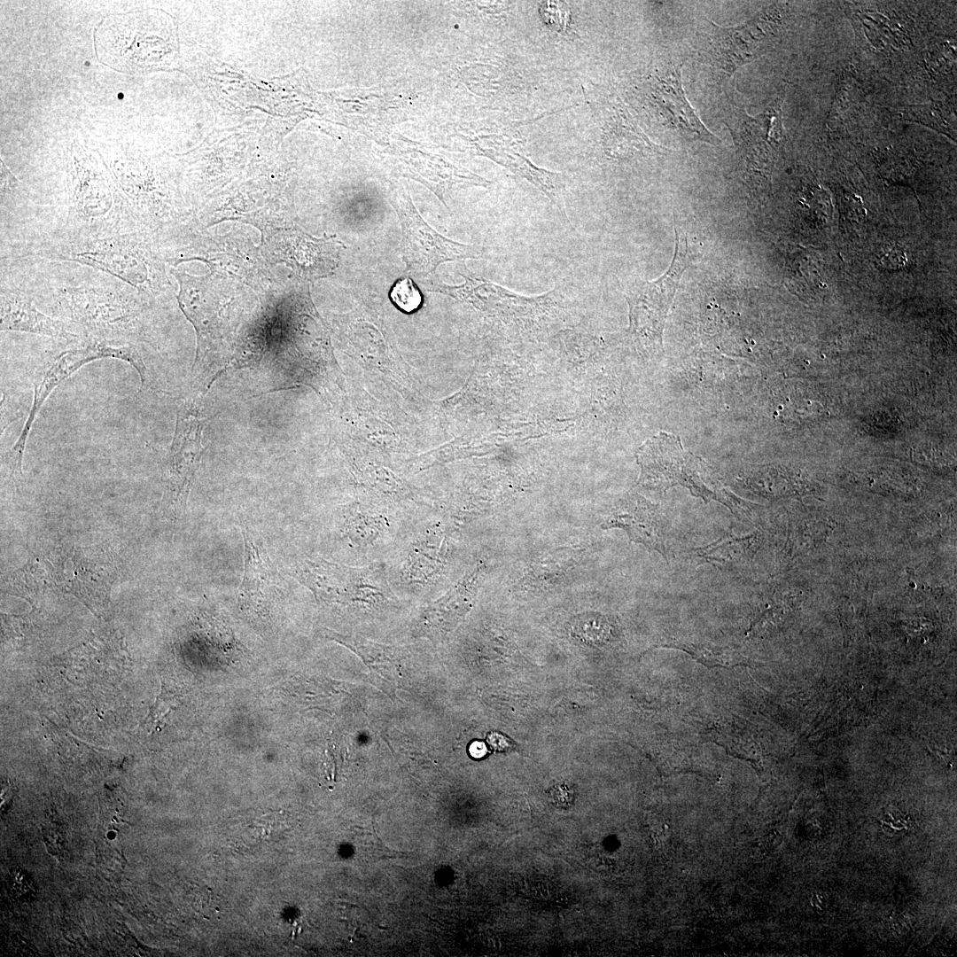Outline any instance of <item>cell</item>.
<instances>
[{"instance_id": "ffe728a7", "label": "cell", "mask_w": 957, "mask_h": 957, "mask_svg": "<svg viewBox=\"0 0 957 957\" xmlns=\"http://www.w3.org/2000/svg\"><path fill=\"white\" fill-rule=\"evenodd\" d=\"M777 470L760 471L751 478V486L761 494L777 497L798 492L797 479L786 477Z\"/></svg>"}, {"instance_id": "9c48e42d", "label": "cell", "mask_w": 957, "mask_h": 957, "mask_svg": "<svg viewBox=\"0 0 957 957\" xmlns=\"http://www.w3.org/2000/svg\"><path fill=\"white\" fill-rule=\"evenodd\" d=\"M120 349L111 340L88 337L80 346L61 353L35 387V395L28 417L13 446L4 455V466L14 480L22 476V460L27 440L35 419L51 393L85 364L97 359H118Z\"/></svg>"}, {"instance_id": "30bf717a", "label": "cell", "mask_w": 957, "mask_h": 957, "mask_svg": "<svg viewBox=\"0 0 957 957\" xmlns=\"http://www.w3.org/2000/svg\"><path fill=\"white\" fill-rule=\"evenodd\" d=\"M55 571V585L91 611L105 608L115 579L111 556L100 548H76Z\"/></svg>"}, {"instance_id": "5bb4252c", "label": "cell", "mask_w": 957, "mask_h": 957, "mask_svg": "<svg viewBox=\"0 0 957 957\" xmlns=\"http://www.w3.org/2000/svg\"><path fill=\"white\" fill-rule=\"evenodd\" d=\"M1 331L33 333L66 342L80 341L71 325L43 314L27 292L4 283L1 289Z\"/></svg>"}, {"instance_id": "e0dca14e", "label": "cell", "mask_w": 957, "mask_h": 957, "mask_svg": "<svg viewBox=\"0 0 957 957\" xmlns=\"http://www.w3.org/2000/svg\"><path fill=\"white\" fill-rule=\"evenodd\" d=\"M446 536L438 525L427 529L408 549L403 573L409 582L430 583L440 573L445 564Z\"/></svg>"}, {"instance_id": "ac0fdd59", "label": "cell", "mask_w": 957, "mask_h": 957, "mask_svg": "<svg viewBox=\"0 0 957 957\" xmlns=\"http://www.w3.org/2000/svg\"><path fill=\"white\" fill-rule=\"evenodd\" d=\"M756 546L754 535L727 534L705 547L691 551L694 559L719 566H736L749 559Z\"/></svg>"}, {"instance_id": "603a6c76", "label": "cell", "mask_w": 957, "mask_h": 957, "mask_svg": "<svg viewBox=\"0 0 957 957\" xmlns=\"http://www.w3.org/2000/svg\"><path fill=\"white\" fill-rule=\"evenodd\" d=\"M470 752L475 758H481L486 754V749L483 743L475 742L471 745Z\"/></svg>"}, {"instance_id": "7c38bea8", "label": "cell", "mask_w": 957, "mask_h": 957, "mask_svg": "<svg viewBox=\"0 0 957 957\" xmlns=\"http://www.w3.org/2000/svg\"><path fill=\"white\" fill-rule=\"evenodd\" d=\"M712 24L705 47L700 54L704 63L717 78H729L739 66L755 59L761 53L759 27L755 21L734 27Z\"/></svg>"}, {"instance_id": "8992f818", "label": "cell", "mask_w": 957, "mask_h": 957, "mask_svg": "<svg viewBox=\"0 0 957 957\" xmlns=\"http://www.w3.org/2000/svg\"><path fill=\"white\" fill-rule=\"evenodd\" d=\"M52 259L95 268L144 293L150 284V261L141 233L87 240L60 249Z\"/></svg>"}, {"instance_id": "44dd1931", "label": "cell", "mask_w": 957, "mask_h": 957, "mask_svg": "<svg viewBox=\"0 0 957 957\" xmlns=\"http://www.w3.org/2000/svg\"><path fill=\"white\" fill-rule=\"evenodd\" d=\"M346 531L350 540L359 545H368L375 541L386 527L384 517L358 515L347 517Z\"/></svg>"}, {"instance_id": "ba28073f", "label": "cell", "mask_w": 957, "mask_h": 957, "mask_svg": "<svg viewBox=\"0 0 957 957\" xmlns=\"http://www.w3.org/2000/svg\"><path fill=\"white\" fill-rule=\"evenodd\" d=\"M208 419L200 418L185 403L177 411L173 441L165 467L167 509L175 517L184 510L193 476L205 451L202 431Z\"/></svg>"}, {"instance_id": "2e32d148", "label": "cell", "mask_w": 957, "mask_h": 957, "mask_svg": "<svg viewBox=\"0 0 957 957\" xmlns=\"http://www.w3.org/2000/svg\"><path fill=\"white\" fill-rule=\"evenodd\" d=\"M484 577L481 564L463 576L445 595L421 614V626L430 638L440 640L451 632L472 606Z\"/></svg>"}, {"instance_id": "d6986e66", "label": "cell", "mask_w": 957, "mask_h": 957, "mask_svg": "<svg viewBox=\"0 0 957 957\" xmlns=\"http://www.w3.org/2000/svg\"><path fill=\"white\" fill-rule=\"evenodd\" d=\"M55 585V571L46 560L41 563L30 560L27 564L12 572L4 581V590L24 598L38 595Z\"/></svg>"}, {"instance_id": "7a4b0ae2", "label": "cell", "mask_w": 957, "mask_h": 957, "mask_svg": "<svg viewBox=\"0 0 957 957\" xmlns=\"http://www.w3.org/2000/svg\"><path fill=\"white\" fill-rule=\"evenodd\" d=\"M149 10L105 17L94 34L99 61L118 72L139 74L160 62L162 39Z\"/></svg>"}, {"instance_id": "3957f363", "label": "cell", "mask_w": 957, "mask_h": 957, "mask_svg": "<svg viewBox=\"0 0 957 957\" xmlns=\"http://www.w3.org/2000/svg\"><path fill=\"white\" fill-rule=\"evenodd\" d=\"M292 574L318 601L377 605L394 600L381 566L350 567L319 556L297 562Z\"/></svg>"}, {"instance_id": "277c9868", "label": "cell", "mask_w": 957, "mask_h": 957, "mask_svg": "<svg viewBox=\"0 0 957 957\" xmlns=\"http://www.w3.org/2000/svg\"><path fill=\"white\" fill-rule=\"evenodd\" d=\"M675 250L669 268L657 280H636L624 297L629 307V332L644 347L660 350L663 332L682 274L689 264L688 242L676 228Z\"/></svg>"}, {"instance_id": "6da1fadb", "label": "cell", "mask_w": 957, "mask_h": 957, "mask_svg": "<svg viewBox=\"0 0 957 957\" xmlns=\"http://www.w3.org/2000/svg\"><path fill=\"white\" fill-rule=\"evenodd\" d=\"M641 467L638 484L664 492L681 486L705 502L717 501L731 511L743 509V502L725 487L714 470L700 456L687 451L677 435L660 432L637 451Z\"/></svg>"}, {"instance_id": "4fadbf2b", "label": "cell", "mask_w": 957, "mask_h": 957, "mask_svg": "<svg viewBox=\"0 0 957 957\" xmlns=\"http://www.w3.org/2000/svg\"><path fill=\"white\" fill-rule=\"evenodd\" d=\"M603 529L619 528L629 538L665 556L664 516L659 508L637 494H627L604 517Z\"/></svg>"}, {"instance_id": "52a82bcc", "label": "cell", "mask_w": 957, "mask_h": 957, "mask_svg": "<svg viewBox=\"0 0 957 957\" xmlns=\"http://www.w3.org/2000/svg\"><path fill=\"white\" fill-rule=\"evenodd\" d=\"M96 282L85 283L74 287H64L63 294L74 319L92 332L88 337L100 338L103 330L111 328L110 324L128 323L139 315L142 296L144 292L137 291L129 284L113 282L104 277H95Z\"/></svg>"}, {"instance_id": "5b68a950", "label": "cell", "mask_w": 957, "mask_h": 957, "mask_svg": "<svg viewBox=\"0 0 957 957\" xmlns=\"http://www.w3.org/2000/svg\"><path fill=\"white\" fill-rule=\"evenodd\" d=\"M389 200L401 222V252L411 275L424 276L443 262L483 256V246L458 243L432 228L416 209L409 193L401 187L392 190Z\"/></svg>"}, {"instance_id": "9a60e30c", "label": "cell", "mask_w": 957, "mask_h": 957, "mask_svg": "<svg viewBox=\"0 0 957 957\" xmlns=\"http://www.w3.org/2000/svg\"><path fill=\"white\" fill-rule=\"evenodd\" d=\"M245 568L238 587L239 605L252 614H262L277 587V574L261 540L243 528Z\"/></svg>"}, {"instance_id": "8fae6325", "label": "cell", "mask_w": 957, "mask_h": 957, "mask_svg": "<svg viewBox=\"0 0 957 957\" xmlns=\"http://www.w3.org/2000/svg\"><path fill=\"white\" fill-rule=\"evenodd\" d=\"M650 95L659 121L685 137L716 144L719 139L710 133L687 101L681 82L680 68L668 66L651 80Z\"/></svg>"}, {"instance_id": "7402d4cb", "label": "cell", "mask_w": 957, "mask_h": 957, "mask_svg": "<svg viewBox=\"0 0 957 957\" xmlns=\"http://www.w3.org/2000/svg\"><path fill=\"white\" fill-rule=\"evenodd\" d=\"M389 297L392 302L405 313L417 310L423 302L418 287L409 277L397 280L391 288Z\"/></svg>"}]
</instances>
